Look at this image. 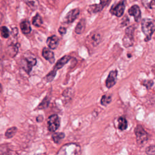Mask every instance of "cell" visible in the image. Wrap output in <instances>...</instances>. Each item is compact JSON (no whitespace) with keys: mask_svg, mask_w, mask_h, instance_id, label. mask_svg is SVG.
Listing matches in <instances>:
<instances>
[{"mask_svg":"<svg viewBox=\"0 0 155 155\" xmlns=\"http://www.w3.org/2000/svg\"><path fill=\"white\" fill-rule=\"evenodd\" d=\"M142 5L147 8L153 9L154 7L155 1L154 0H142Z\"/></svg>","mask_w":155,"mask_h":155,"instance_id":"cell-23","label":"cell"},{"mask_svg":"<svg viewBox=\"0 0 155 155\" xmlns=\"http://www.w3.org/2000/svg\"><path fill=\"white\" fill-rule=\"evenodd\" d=\"M85 28V20L84 19H81L80 21L77 24L76 27H75V32L77 34H81L84 32Z\"/></svg>","mask_w":155,"mask_h":155,"instance_id":"cell-17","label":"cell"},{"mask_svg":"<svg viewBox=\"0 0 155 155\" xmlns=\"http://www.w3.org/2000/svg\"><path fill=\"white\" fill-rule=\"evenodd\" d=\"M128 13L130 16L134 17V21L137 22H139L141 18V12L139 7L137 5H134L128 9Z\"/></svg>","mask_w":155,"mask_h":155,"instance_id":"cell-9","label":"cell"},{"mask_svg":"<svg viewBox=\"0 0 155 155\" xmlns=\"http://www.w3.org/2000/svg\"><path fill=\"white\" fill-rule=\"evenodd\" d=\"M142 30L145 36V41L147 42L151 38L154 31V22L152 19L144 18L142 21Z\"/></svg>","mask_w":155,"mask_h":155,"instance_id":"cell-1","label":"cell"},{"mask_svg":"<svg viewBox=\"0 0 155 155\" xmlns=\"http://www.w3.org/2000/svg\"><path fill=\"white\" fill-rule=\"evenodd\" d=\"M142 84L148 89L153 86V85L154 84V82L152 80H145L142 82Z\"/></svg>","mask_w":155,"mask_h":155,"instance_id":"cell-28","label":"cell"},{"mask_svg":"<svg viewBox=\"0 0 155 155\" xmlns=\"http://www.w3.org/2000/svg\"><path fill=\"white\" fill-rule=\"evenodd\" d=\"M48 130L50 132H54L56 131L60 125V119L57 114H53L50 116L47 121Z\"/></svg>","mask_w":155,"mask_h":155,"instance_id":"cell-5","label":"cell"},{"mask_svg":"<svg viewBox=\"0 0 155 155\" xmlns=\"http://www.w3.org/2000/svg\"><path fill=\"white\" fill-rule=\"evenodd\" d=\"M110 1V0H108V1L101 0V2L98 4H93L90 5L89 12H90L91 13H94L101 12L107 4H109Z\"/></svg>","mask_w":155,"mask_h":155,"instance_id":"cell-11","label":"cell"},{"mask_svg":"<svg viewBox=\"0 0 155 155\" xmlns=\"http://www.w3.org/2000/svg\"><path fill=\"white\" fill-rule=\"evenodd\" d=\"M154 146L152 145L151 147H149L147 149V154H154Z\"/></svg>","mask_w":155,"mask_h":155,"instance_id":"cell-29","label":"cell"},{"mask_svg":"<svg viewBox=\"0 0 155 155\" xmlns=\"http://www.w3.org/2000/svg\"><path fill=\"white\" fill-rule=\"evenodd\" d=\"M125 7V1H120L117 4L111 7L110 10V12L117 17H120L123 15Z\"/></svg>","mask_w":155,"mask_h":155,"instance_id":"cell-6","label":"cell"},{"mask_svg":"<svg viewBox=\"0 0 155 155\" xmlns=\"http://www.w3.org/2000/svg\"><path fill=\"white\" fill-rule=\"evenodd\" d=\"M42 56L50 64H53L54 62V53L53 51H51L49 48H47L46 47H44L42 50Z\"/></svg>","mask_w":155,"mask_h":155,"instance_id":"cell-13","label":"cell"},{"mask_svg":"<svg viewBox=\"0 0 155 155\" xmlns=\"http://www.w3.org/2000/svg\"><path fill=\"white\" fill-rule=\"evenodd\" d=\"M79 15V8H74L70 10L65 16L64 21L66 23L70 24L73 22Z\"/></svg>","mask_w":155,"mask_h":155,"instance_id":"cell-10","label":"cell"},{"mask_svg":"<svg viewBox=\"0 0 155 155\" xmlns=\"http://www.w3.org/2000/svg\"><path fill=\"white\" fill-rule=\"evenodd\" d=\"M36 120H37V122H42L43 120V117L41 115L38 116L36 118Z\"/></svg>","mask_w":155,"mask_h":155,"instance_id":"cell-31","label":"cell"},{"mask_svg":"<svg viewBox=\"0 0 155 155\" xmlns=\"http://www.w3.org/2000/svg\"><path fill=\"white\" fill-rule=\"evenodd\" d=\"M111 102V96H107V95H104L101 100V103L104 106H107Z\"/></svg>","mask_w":155,"mask_h":155,"instance_id":"cell-24","label":"cell"},{"mask_svg":"<svg viewBox=\"0 0 155 155\" xmlns=\"http://www.w3.org/2000/svg\"><path fill=\"white\" fill-rule=\"evenodd\" d=\"M50 103V99H48V97L47 96L45 97L42 101V102L38 105V108L39 109H43V108H45L48 107V104Z\"/></svg>","mask_w":155,"mask_h":155,"instance_id":"cell-25","label":"cell"},{"mask_svg":"<svg viewBox=\"0 0 155 155\" xmlns=\"http://www.w3.org/2000/svg\"><path fill=\"white\" fill-rule=\"evenodd\" d=\"M134 28L133 26L128 27L125 30V34L123 38V45L125 47H129L133 44V33Z\"/></svg>","mask_w":155,"mask_h":155,"instance_id":"cell-3","label":"cell"},{"mask_svg":"<svg viewBox=\"0 0 155 155\" xmlns=\"http://www.w3.org/2000/svg\"><path fill=\"white\" fill-rule=\"evenodd\" d=\"M16 132H17L16 127H10L6 130V131L5 133V138H7V139L12 138V137H13L15 136V134H16Z\"/></svg>","mask_w":155,"mask_h":155,"instance_id":"cell-19","label":"cell"},{"mask_svg":"<svg viewBox=\"0 0 155 155\" xmlns=\"http://www.w3.org/2000/svg\"><path fill=\"white\" fill-rule=\"evenodd\" d=\"M117 75V71L116 70L111 71L110 72L108 76V78L105 81V84L107 88H110L115 85L116 82Z\"/></svg>","mask_w":155,"mask_h":155,"instance_id":"cell-7","label":"cell"},{"mask_svg":"<svg viewBox=\"0 0 155 155\" xmlns=\"http://www.w3.org/2000/svg\"><path fill=\"white\" fill-rule=\"evenodd\" d=\"M20 28L22 33L25 35L30 33L31 30L30 22L27 20H24L21 22Z\"/></svg>","mask_w":155,"mask_h":155,"instance_id":"cell-15","label":"cell"},{"mask_svg":"<svg viewBox=\"0 0 155 155\" xmlns=\"http://www.w3.org/2000/svg\"><path fill=\"white\" fill-rule=\"evenodd\" d=\"M81 147L79 145L76 143H68L62 146L58 152V154H63V155H69V154H78L81 153Z\"/></svg>","mask_w":155,"mask_h":155,"instance_id":"cell-2","label":"cell"},{"mask_svg":"<svg viewBox=\"0 0 155 155\" xmlns=\"http://www.w3.org/2000/svg\"><path fill=\"white\" fill-rule=\"evenodd\" d=\"M2 85L0 84V95L2 93Z\"/></svg>","mask_w":155,"mask_h":155,"instance_id":"cell-32","label":"cell"},{"mask_svg":"<svg viewBox=\"0 0 155 155\" xmlns=\"http://www.w3.org/2000/svg\"><path fill=\"white\" fill-rule=\"evenodd\" d=\"M70 59H71V57L68 55H65V56L62 57L60 59H59L57 61L53 70L56 71L58 70L61 69L65 64H66L70 61Z\"/></svg>","mask_w":155,"mask_h":155,"instance_id":"cell-14","label":"cell"},{"mask_svg":"<svg viewBox=\"0 0 155 155\" xmlns=\"http://www.w3.org/2000/svg\"><path fill=\"white\" fill-rule=\"evenodd\" d=\"M23 68L27 73H30L32 67L36 64V59L35 58H26L22 60Z\"/></svg>","mask_w":155,"mask_h":155,"instance_id":"cell-8","label":"cell"},{"mask_svg":"<svg viewBox=\"0 0 155 155\" xmlns=\"http://www.w3.org/2000/svg\"><path fill=\"white\" fill-rule=\"evenodd\" d=\"M1 36L4 38H7L10 36V31L8 28L6 27L5 26H2L1 28Z\"/></svg>","mask_w":155,"mask_h":155,"instance_id":"cell-26","label":"cell"},{"mask_svg":"<svg viewBox=\"0 0 155 155\" xmlns=\"http://www.w3.org/2000/svg\"><path fill=\"white\" fill-rule=\"evenodd\" d=\"M65 137V134L63 133H55L52 135V139L54 143H59L62 139Z\"/></svg>","mask_w":155,"mask_h":155,"instance_id":"cell-21","label":"cell"},{"mask_svg":"<svg viewBox=\"0 0 155 155\" xmlns=\"http://www.w3.org/2000/svg\"><path fill=\"white\" fill-rule=\"evenodd\" d=\"M32 24L36 27H40L42 24V19L39 14H36L32 19Z\"/></svg>","mask_w":155,"mask_h":155,"instance_id":"cell-22","label":"cell"},{"mask_svg":"<svg viewBox=\"0 0 155 155\" xmlns=\"http://www.w3.org/2000/svg\"><path fill=\"white\" fill-rule=\"evenodd\" d=\"M59 42V39L56 35L51 36L50 37H48L47 39V44L48 47L51 50L56 49L58 46Z\"/></svg>","mask_w":155,"mask_h":155,"instance_id":"cell-12","label":"cell"},{"mask_svg":"<svg viewBox=\"0 0 155 155\" xmlns=\"http://www.w3.org/2000/svg\"><path fill=\"white\" fill-rule=\"evenodd\" d=\"M56 74V71H55L54 70H51L48 74H47V76H45V79L47 80V82L52 81L53 80Z\"/></svg>","mask_w":155,"mask_h":155,"instance_id":"cell-27","label":"cell"},{"mask_svg":"<svg viewBox=\"0 0 155 155\" xmlns=\"http://www.w3.org/2000/svg\"><path fill=\"white\" fill-rule=\"evenodd\" d=\"M88 39L93 45L96 46L100 43L101 41V38L99 33H91L90 35L88 36Z\"/></svg>","mask_w":155,"mask_h":155,"instance_id":"cell-16","label":"cell"},{"mask_svg":"<svg viewBox=\"0 0 155 155\" xmlns=\"http://www.w3.org/2000/svg\"><path fill=\"white\" fill-rule=\"evenodd\" d=\"M66 31H67V30H66V28H65V27H60L59 28V29H58V31H59V33L61 34V35H64L65 33H66Z\"/></svg>","mask_w":155,"mask_h":155,"instance_id":"cell-30","label":"cell"},{"mask_svg":"<svg viewBox=\"0 0 155 155\" xmlns=\"http://www.w3.org/2000/svg\"><path fill=\"white\" fill-rule=\"evenodd\" d=\"M118 128L120 131H124L127 128V121L124 117H120L118 119Z\"/></svg>","mask_w":155,"mask_h":155,"instance_id":"cell-18","label":"cell"},{"mask_svg":"<svg viewBox=\"0 0 155 155\" xmlns=\"http://www.w3.org/2000/svg\"><path fill=\"white\" fill-rule=\"evenodd\" d=\"M136 140L139 145H143L148 139V134L141 125H137L134 131Z\"/></svg>","mask_w":155,"mask_h":155,"instance_id":"cell-4","label":"cell"},{"mask_svg":"<svg viewBox=\"0 0 155 155\" xmlns=\"http://www.w3.org/2000/svg\"><path fill=\"white\" fill-rule=\"evenodd\" d=\"M25 4L33 10H36L39 5L38 0H24Z\"/></svg>","mask_w":155,"mask_h":155,"instance_id":"cell-20","label":"cell"}]
</instances>
